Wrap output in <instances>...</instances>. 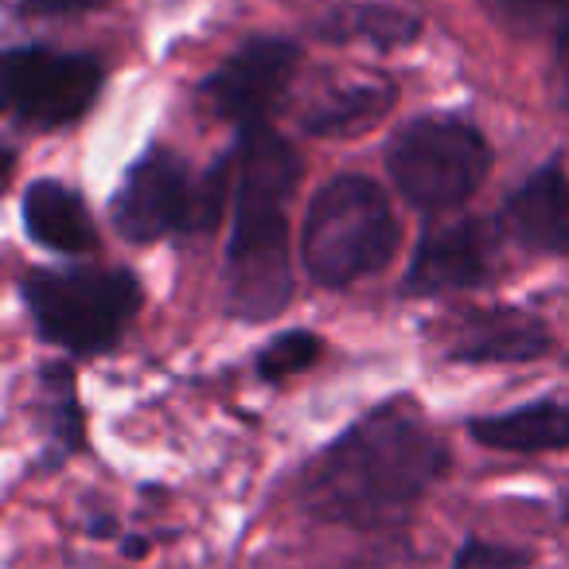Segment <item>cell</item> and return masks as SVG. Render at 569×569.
Returning a JSON list of instances; mask_svg holds the SVG:
<instances>
[{"label":"cell","instance_id":"obj_16","mask_svg":"<svg viewBox=\"0 0 569 569\" xmlns=\"http://www.w3.org/2000/svg\"><path fill=\"white\" fill-rule=\"evenodd\" d=\"M496 12L515 28L553 36L561 79L569 90V0H496Z\"/></svg>","mask_w":569,"mask_h":569},{"label":"cell","instance_id":"obj_5","mask_svg":"<svg viewBox=\"0 0 569 569\" xmlns=\"http://www.w3.org/2000/svg\"><path fill=\"white\" fill-rule=\"evenodd\" d=\"M488 168V141L460 118H418L387 149L390 180L418 211H452L468 203Z\"/></svg>","mask_w":569,"mask_h":569},{"label":"cell","instance_id":"obj_14","mask_svg":"<svg viewBox=\"0 0 569 569\" xmlns=\"http://www.w3.org/2000/svg\"><path fill=\"white\" fill-rule=\"evenodd\" d=\"M43 402V468H59L82 449V410L67 367H48L40 379Z\"/></svg>","mask_w":569,"mask_h":569},{"label":"cell","instance_id":"obj_12","mask_svg":"<svg viewBox=\"0 0 569 569\" xmlns=\"http://www.w3.org/2000/svg\"><path fill=\"white\" fill-rule=\"evenodd\" d=\"M468 433L483 449L499 452H561L569 449V406L566 402H530L507 413H488V418L468 421Z\"/></svg>","mask_w":569,"mask_h":569},{"label":"cell","instance_id":"obj_10","mask_svg":"<svg viewBox=\"0 0 569 569\" xmlns=\"http://www.w3.org/2000/svg\"><path fill=\"white\" fill-rule=\"evenodd\" d=\"M499 227L530 250L569 253V172L561 157L546 160L507 196Z\"/></svg>","mask_w":569,"mask_h":569},{"label":"cell","instance_id":"obj_11","mask_svg":"<svg viewBox=\"0 0 569 569\" xmlns=\"http://www.w3.org/2000/svg\"><path fill=\"white\" fill-rule=\"evenodd\" d=\"M550 348L542 320L522 309H480L445 332V351L457 363H527Z\"/></svg>","mask_w":569,"mask_h":569},{"label":"cell","instance_id":"obj_3","mask_svg":"<svg viewBox=\"0 0 569 569\" xmlns=\"http://www.w3.org/2000/svg\"><path fill=\"white\" fill-rule=\"evenodd\" d=\"M402 242L387 191L367 176H336L312 196L301 230L305 269L328 289L390 266Z\"/></svg>","mask_w":569,"mask_h":569},{"label":"cell","instance_id":"obj_17","mask_svg":"<svg viewBox=\"0 0 569 569\" xmlns=\"http://www.w3.org/2000/svg\"><path fill=\"white\" fill-rule=\"evenodd\" d=\"M320 359V336L312 332H284L277 336L269 348H261L258 356V375L261 379H289V375L309 371Z\"/></svg>","mask_w":569,"mask_h":569},{"label":"cell","instance_id":"obj_4","mask_svg":"<svg viewBox=\"0 0 569 569\" xmlns=\"http://www.w3.org/2000/svg\"><path fill=\"white\" fill-rule=\"evenodd\" d=\"M24 305L36 332L67 351H106L141 309V284L126 269H36L24 281Z\"/></svg>","mask_w":569,"mask_h":569},{"label":"cell","instance_id":"obj_13","mask_svg":"<svg viewBox=\"0 0 569 569\" xmlns=\"http://www.w3.org/2000/svg\"><path fill=\"white\" fill-rule=\"evenodd\" d=\"M24 230L59 253H82L98 242L87 203L59 180H36L24 191Z\"/></svg>","mask_w":569,"mask_h":569},{"label":"cell","instance_id":"obj_2","mask_svg":"<svg viewBox=\"0 0 569 569\" xmlns=\"http://www.w3.org/2000/svg\"><path fill=\"white\" fill-rule=\"evenodd\" d=\"M301 180L293 144L273 129H246L234 149V230L227 246V305L242 320H273L293 297L284 207Z\"/></svg>","mask_w":569,"mask_h":569},{"label":"cell","instance_id":"obj_1","mask_svg":"<svg viewBox=\"0 0 569 569\" xmlns=\"http://www.w3.org/2000/svg\"><path fill=\"white\" fill-rule=\"evenodd\" d=\"M449 472V445L433 433L413 398L379 406L343 429L301 480L312 519L351 530H387L429 496Z\"/></svg>","mask_w":569,"mask_h":569},{"label":"cell","instance_id":"obj_7","mask_svg":"<svg viewBox=\"0 0 569 569\" xmlns=\"http://www.w3.org/2000/svg\"><path fill=\"white\" fill-rule=\"evenodd\" d=\"M98 90L102 67L94 56L51 48H12L4 56V98L28 126H71L94 106Z\"/></svg>","mask_w":569,"mask_h":569},{"label":"cell","instance_id":"obj_19","mask_svg":"<svg viewBox=\"0 0 569 569\" xmlns=\"http://www.w3.org/2000/svg\"><path fill=\"white\" fill-rule=\"evenodd\" d=\"M106 4V0H24L28 17H67V12H82Z\"/></svg>","mask_w":569,"mask_h":569},{"label":"cell","instance_id":"obj_8","mask_svg":"<svg viewBox=\"0 0 569 569\" xmlns=\"http://www.w3.org/2000/svg\"><path fill=\"white\" fill-rule=\"evenodd\" d=\"M301 59L297 43L273 40V36H261L250 40L203 82V98L211 106V113L227 121H246V126H258L261 113L277 102L289 79H293V67Z\"/></svg>","mask_w":569,"mask_h":569},{"label":"cell","instance_id":"obj_6","mask_svg":"<svg viewBox=\"0 0 569 569\" xmlns=\"http://www.w3.org/2000/svg\"><path fill=\"white\" fill-rule=\"evenodd\" d=\"M203 180L168 149H149L110 203L113 230L129 242H157L176 230H203Z\"/></svg>","mask_w":569,"mask_h":569},{"label":"cell","instance_id":"obj_9","mask_svg":"<svg viewBox=\"0 0 569 569\" xmlns=\"http://www.w3.org/2000/svg\"><path fill=\"white\" fill-rule=\"evenodd\" d=\"M496 261V227L483 219H457L429 230L406 269V293L437 297L480 284Z\"/></svg>","mask_w":569,"mask_h":569},{"label":"cell","instance_id":"obj_15","mask_svg":"<svg viewBox=\"0 0 569 569\" xmlns=\"http://www.w3.org/2000/svg\"><path fill=\"white\" fill-rule=\"evenodd\" d=\"M390 102H395L390 87H348L336 98H328L317 113H309L305 129L317 137H348L356 129L371 126L375 118H382Z\"/></svg>","mask_w":569,"mask_h":569},{"label":"cell","instance_id":"obj_18","mask_svg":"<svg viewBox=\"0 0 569 569\" xmlns=\"http://www.w3.org/2000/svg\"><path fill=\"white\" fill-rule=\"evenodd\" d=\"M530 561H535V553L522 550V546L468 535L465 542L457 546V553H452L449 569H527Z\"/></svg>","mask_w":569,"mask_h":569}]
</instances>
